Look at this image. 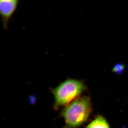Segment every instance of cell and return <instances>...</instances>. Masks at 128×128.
<instances>
[{"label":"cell","instance_id":"3957f363","mask_svg":"<svg viewBox=\"0 0 128 128\" xmlns=\"http://www.w3.org/2000/svg\"><path fill=\"white\" fill-rule=\"evenodd\" d=\"M18 0H1L0 13L4 28L6 29L9 21L17 8Z\"/></svg>","mask_w":128,"mask_h":128},{"label":"cell","instance_id":"277c9868","mask_svg":"<svg viewBox=\"0 0 128 128\" xmlns=\"http://www.w3.org/2000/svg\"><path fill=\"white\" fill-rule=\"evenodd\" d=\"M86 128H110V126L106 120L103 117L99 115Z\"/></svg>","mask_w":128,"mask_h":128},{"label":"cell","instance_id":"5b68a950","mask_svg":"<svg viewBox=\"0 0 128 128\" xmlns=\"http://www.w3.org/2000/svg\"><path fill=\"white\" fill-rule=\"evenodd\" d=\"M125 68V66L122 63H118L114 65L112 69V72L117 74H120L122 73Z\"/></svg>","mask_w":128,"mask_h":128},{"label":"cell","instance_id":"6da1fadb","mask_svg":"<svg viewBox=\"0 0 128 128\" xmlns=\"http://www.w3.org/2000/svg\"><path fill=\"white\" fill-rule=\"evenodd\" d=\"M92 111L89 97H80L66 106L60 113L65 121L63 128H77L84 123Z\"/></svg>","mask_w":128,"mask_h":128},{"label":"cell","instance_id":"7a4b0ae2","mask_svg":"<svg viewBox=\"0 0 128 128\" xmlns=\"http://www.w3.org/2000/svg\"><path fill=\"white\" fill-rule=\"evenodd\" d=\"M86 88L82 81L71 78L61 82L57 87L52 88L51 92L54 98V109L57 110L67 106L78 98Z\"/></svg>","mask_w":128,"mask_h":128}]
</instances>
